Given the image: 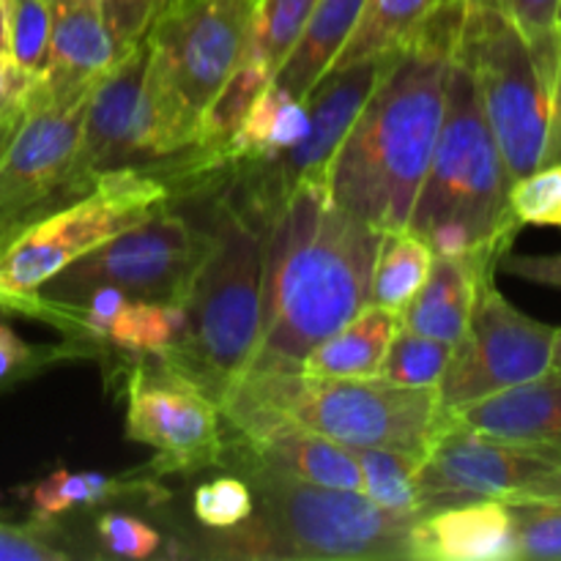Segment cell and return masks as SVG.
Listing matches in <instances>:
<instances>
[{
    "label": "cell",
    "instance_id": "30",
    "mask_svg": "<svg viewBox=\"0 0 561 561\" xmlns=\"http://www.w3.org/2000/svg\"><path fill=\"white\" fill-rule=\"evenodd\" d=\"M453 348L455 345L400 327L394 332L392 343H389L378 378H383L389 383H398V387L433 389L442 383Z\"/></svg>",
    "mask_w": 561,
    "mask_h": 561
},
{
    "label": "cell",
    "instance_id": "43",
    "mask_svg": "<svg viewBox=\"0 0 561 561\" xmlns=\"http://www.w3.org/2000/svg\"><path fill=\"white\" fill-rule=\"evenodd\" d=\"M0 49H9V38H5V0H0Z\"/></svg>",
    "mask_w": 561,
    "mask_h": 561
},
{
    "label": "cell",
    "instance_id": "36",
    "mask_svg": "<svg viewBox=\"0 0 561 561\" xmlns=\"http://www.w3.org/2000/svg\"><path fill=\"white\" fill-rule=\"evenodd\" d=\"M96 540L107 557L151 559L162 546V535L142 520L124 513H104L96 518Z\"/></svg>",
    "mask_w": 561,
    "mask_h": 561
},
{
    "label": "cell",
    "instance_id": "22",
    "mask_svg": "<svg viewBox=\"0 0 561 561\" xmlns=\"http://www.w3.org/2000/svg\"><path fill=\"white\" fill-rule=\"evenodd\" d=\"M365 3L367 0H318L296 44L274 71V82L305 102L307 93L327 75L332 60L348 42Z\"/></svg>",
    "mask_w": 561,
    "mask_h": 561
},
{
    "label": "cell",
    "instance_id": "6",
    "mask_svg": "<svg viewBox=\"0 0 561 561\" xmlns=\"http://www.w3.org/2000/svg\"><path fill=\"white\" fill-rule=\"evenodd\" d=\"M510 179L482 113L469 69L453 60L444 82V118L405 228L416 236L442 222L469 233L474 247L510 252L520 225L507 206Z\"/></svg>",
    "mask_w": 561,
    "mask_h": 561
},
{
    "label": "cell",
    "instance_id": "26",
    "mask_svg": "<svg viewBox=\"0 0 561 561\" xmlns=\"http://www.w3.org/2000/svg\"><path fill=\"white\" fill-rule=\"evenodd\" d=\"M433 250L409 228L383 230L370 279V305L400 312L427 283Z\"/></svg>",
    "mask_w": 561,
    "mask_h": 561
},
{
    "label": "cell",
    "instance_id": "19",
    "mask_svg": "<svg viewBox=\"0 0 561 561\" xmlns=\"http://www.w3.org/2000/svg\"><path fill=\"white\" fill-rule=\"evenodd\" d=\"M502 250H474L458 257H433V268L420 294L400 310V327L455 345L466 332L477 285L496 274Z\"/></svg>",
    "mask_w": 561,
    "mask_h": 561
},
{
    "label": "cell",
    "instance_id": "23",
    "mask_svg": "<svg viewBox=\"0 0 561 561\" xmlns=\"http://www.w3.org/2000/svg\"><path fill=\"white\" fill-rule=\"evenodd\" d=\"M307 131H310V115H307L305 102H299L294 93L272 80L230 140L228 153H225L228 173L239 164L266 162L290 151L305 140Z\"/></svg>",
    "mask_w": 561,
    "mask_h": 561
},
{
    "label": "cell",
    "instance_id": "20",
    "mask_svg": "<svg viewBox=\"0 0 561 561\" xmlns=\"http://www.w3.org/2000/svg\"><path fill=\"white\" fill-rule=\"evenodd\" d=\"M447 414L458 425L561 455V376L557 373L488 394Z\"/></svg>",
    "mask_w": 561,
    "mask_h": 561
},
{
    "label": "cell",
    "instance_id": "27",
    "mask_svg": "<svg viewBox=\"0 0 561 561\" xmlns=\"http://www.w3.org/2000/svg\"><path fill=\"white\" fill-rule=\"evenodd\" d=\"M186 323V307L129 299L107 334V345L124 351L126 362L137 356H159L175 343Z\"/></svg>",
    "mask_w": 561,
    "mask_h": 561
},
{
    "label": "cell",
    "instance_id": "38",
    "mask_svg": "<svg viewBox=\"0 0 561 561\" xmlns=\"http://www.w3.org/2000/svg\"><path fill=\"white\" fill-rule=\"evenodd\" d=\"M496 9L524 33L526 42L553 36L559 31L561 0H499Z\"/></svg>",
    "mask_w": 561,
    "mask_h": 561
},
{
    "label": "cell",
    "instance_id": "17",
    "mask_svg": "<svg viewBox=\"0 0 561 561\" xmlns=\"http://www.w3.org/2000/svg\"><path fill=\"white\" fill-rule=\"evenodd\" d=\"M217 466L236 469V466H261L294 480L312 482V485L343 488V491L362 493V471L354 458V449L305 431L299 425L266 427L252 436H241L233 431L230 442H222Z\"/></svg>",
    "mask_w": 561,
    "mask_h": 561
},
{
    "label": "cell",
    "instance_id": "15",
    "mask_svg": "<svg viewBox=\"0 0 561 561\" xmlns=\"http://www.w3.org/2000/svg\"><path fill=\"white\" fill-rule=\"evenodd\" d=\"M126 438L157 453L153 477L201 471L222 453V411L211 398L170 373L157 356L129 359L124 370Z\"/></svg>",
    "mask_w": 561,
    "mask_h": 561
},
{
    "label": "cell",
    "instance_id": "29",
    "mask_svg": "<svg viewBox=\"0 0 561 561\" xmlns=\"http://www.w3.org/2000/svg\"><path fill=\"white\" fill-rule=\"evenodd\" d=\"M316 3L318 0H257L241 58H255L277 71L310 20Z\"/></svg>",
    "mask_w": 561,
    "mask_h": 561
},
{
    "label": "cell",
    "instance_id": "33",
    "mask_svg": "<svg viewBox=\"0 0 561 561\" xmlns=\"http://www.w3.org/2000/svg\"><path fill=\"white\" fill-rule=\"evenodd\" d=\"M255 510L252 488L239 477H217L192 493V513L203 529H228L250 518Z\"/></svg>",
    "mask_w": 561,
    "mask_h": 561
},
{
    "label": "cell",
    "instance_id": "21",
    "mask_svg": "<svg viewBox=\"0 0 561 561\" xmlns=\"http://www.w3.org/2000/svg\"><path fill=\"white\" fill-rule=\"evenodd\" d=\"M398 329L400 312L378 305L362 307L345 327L305 356L301 373L318 378H378Z\"/></svg>",
    "mask_w": 561,
    "mask_h": 561
},
{
    "label": "cell",
    "instance_id": "42",
    "mask_svg": "<svg viewBox=\"0 0 561 561\" xmlns=\"http://www.w3.org/2000/svg\"><path fill=\"white\" fill-rule=\"evenodd\" d=\"M548 373H557V376H561V327L557 329V334H553L551 367H548Z\"/></svg>",
    "mask_w": 561,
    "mask_h": 561
},
{
    "label": "cell",
    "instance_id": "32",
    "mask_svg": "<svg viewBox=\"0 0 561 561\" xmlns=\"http://www.w3.org/2000/svg\"><path fill=\"white\" fill-rule=\"evenodd\" d=\"M507 206L520 228L524 225L561 228V162L537 168L524 179L513 181Z\"/></svg>",
    "mask_w": 561,
    "mask_h": 561
},
{
    "label": "cell",
    "instance_id": "3",
    "mask_svg": "<svg viewBox=\"0 0 561 561\" xmlns=\"http://www.w3.org/2000/svg\"><path fill=\"white\" fill-rule=\"evenodd\" d=\"M236 433L299 425L348 449H394L425 460L449 414L438 389L398 387L383 378H318L301 370L247 373L219 403Z\"/></svg>",
    "mask_w": 561,
    "mask_h": 561
},
{
    "label": "cell",
    "instance_id": "7",
    "mask_svg": "<svg viewBox=\"0 0 561 561\" xmlns=\"http://www.w3.org/2000/svg\"><path fill=\"white\" fill-rule=\"evenodd\" d=\"M561 27L526 42L496 5H466L455 58L469 69L510 184L542 168L551 135Z\"/></svg>",
    "mask_w": 561,
    "mask_h": 561
},
{
    "label": "cell",
    "instance_id": "5",
    "mask_svg": "<svg viewBox=\"0 0 561 561\" xmlns=\"http://www.w3.org/2000/svg\"><path fill=\"white\" fill-rule=\"evenodd\" d=\"M211 233L214 247L192 285L184 329L157 359L219 405L255 354L266 233L228 195L219 197Z\"/></svg>",
    "mask_w": 561,
    "mask_h": 561
},
{
    "label": "cell",
    "instance_id": "24",
    "mask_svg": "<svg viewBox=\"0 0 561 561\" xmlns=\"http://www.w3.org/2000/svg\"><path fill=\"white\" fill-rule=\"evenodd\" d=\"M148 496L168 499V491L148 480H126V477L99 474V471H69L58 469L49 477L27 488L33 515L38 518H58L77 507H96V504L124 502V499Z\"/></svg>",
    "mask_w": 561,
    "mask_h": 561
},
{
    "label": "cell",
    "instance_id": "35",
    "mask_svg": "<svg viewBox=\"0 0 561 561\" xmlns=\"http://www.w3.org/2000/svg\"><path fill=\"white\" fill-rule=\"evenodd\" d=\"M520 559L561 561V504L513 507Z\"/></svg>",
    "mask_w": 561,
    "mask_h": 561
},
{
    "label": "cell",
    "instance_id": "45",
    "mask_svg": "<svg viewBox=\"0 0 561 561\" xmlns=\"http://www.w3.org/2000/svg\"><path fill=\"white\" fill-rule=\"evenodd\" d=\"M151 3H153V5H157V11H159V9H162V5H164V3H168V0H151Z\"/></svg>",
    "mask_w": 561,
    "mask_h": 561
},
{
    "label": "cell",
    "instance_id": "44",
    "mask_svg": "<svg viewBox=\"0 0 561 561\" xmlns=\"http://www.w3.org/2000/svg\"><path fill=\"white\" fill-rule=\"evenodd\" d=\"M466 5H499V0H463Z\"/></svg>",
    "mask_w": 561,
    "mask_h": 561
},
{
    "label": "cell",
    "instance_id": "1",
    "mask_svg": "<svg viewBox=\"0 0 561 561\" xmlns=\"http://www.w3.org/2000/svg\"><path fill=\"white\" fill-rule=\"evenodd\" d=\"M381 236L332 201L329 179L301 181L285 197L263 236L261 332L247 373L301 370L318 343L370 305Z\"/></svg>",
    "mask_w": 561,
    "mask_h": 561
},
{
    "label": "cell",
    "instance_id": "46",
    "mask_svg": "<svg viewBox=\"0 0 561 561\" xmlns=\"http://www.w3.org/2000/svg\"><path fill=\"white\" fill-rule=\"evenodd\" d=\"M559 25H561V11H559Z\"/></svg>",
    "mask_w": 561,
    "mask_h": 561
},
{
    "label": "cell",
    "instance_id": "25",
    "mask_svg": "<svg viewBox=\"0 0 561 561\" xmlns=\"http://www.w3.org/2000/svg\"><path fill=\"white\" fill-rule=\"evenodd\" d=\"M436 3L438 0H367L348 42L327 71L403 49Z\"/></svg>",
    "mask_w": 561,
    "mask_h": 561
},
{
    "label": "cell",
    "instance_id": "16",
    "mask_svg": "<svg viewBox=\"0 0 561 561\" xmlns=\"http://www.w3.org/2000/svg\"><path fill=\"white\" fill-rule=\"evenodd\" d=\"M131 49L115 33L104 0H53L42 80L58 99H85Z\"/></svg>",
    "mask_w": 561,
    "mask_h": 561
},
{
    "label": "cell",
    "instance_id": "18",
    "mask_svg": "<svg viewBox=\"0 0 561 561\" xmlns=\"http://www.w3.org/2000/svg\"><path fill=\"white\" fill-rule=\"evenodd\" d=\"M411 559L420 561H513L520 559L513 507L469 502L433 510L411 526Z\"/></svg>",
    "mask_w": 561,
    "mask_h": 561
},
{
    "label": "cell",
    "instance_id": "9",
    "mask_svg": "<svg viewBox=\"0 0 561 561\" xmlns=\"http://www.w3.org/2000/svg\"><path fill=\"white\" fill-rule=\"evenodd\" d=\"M85 99H58L42 75H22L0 104V239L80 197L75 159Z\"/></svg>",
    "mask_w": 561,
    "mask_h": 561
},
{
    "label": "cell",
    "instance_id": "37",
    "mask_svg": "<svg viewBox=\"0 0 561 561\" xmlns=\"http://www.w3.org/2000/svg\"><path fill=\"white\" fill-rule=\"evenodd\" d=\"M66 351H36L0 318V392L16 387L20 381L31 378L44 365H53L55 359H64Z\"/></svg>",
    "mask_w": 561,
    "mask_h": 561
},
{
    "label": "cell",
    "instance_id": "8",
    "mask_svg": "<svg viewBox=\"0 0 561 561\" xmlns=\"http://www.w3.org/2000/svg\"><path fill=\"white\" fill-rule=\"evenodd\" d=\"M170 197V186L148 170H107L80 197L9 230L0 239V312L31 318L42 285L168 208Z\"/></svg>",
    "mask_w": 561,
    "mask_h": 561
},
{
    "label": "cell",
    "instance_id": "34",
    "mask_svg": "<svg viewBox=\"0 0 561 561\" xmlns=\"http://www.w3.org/2000/svg\"><path fill=\"white\" fill-rule=\"evenodd\" d=\"M75 557L64 546V531L55 518H38L27 524L0 520V561H69Z\"/></svg>",
    "mask_w": 561,
    "mask_h": 561
},
{
    "label": "cell",
    "instance_id": "28",
    "mask_svg": "<svg viewBox=\"0 0 561 561\" xmlns=\"http://www.w3.org/2000/svg\"><path fill=\"white\" fill-rule=\"evenodd\" d=\"M362 471V493L383 510L400 515H425L416 493V469L422 460L394 449L365 447L354 449Z\"/></svg>",
    "mask_w": 561,
    "mask_h": 561
},
{
    "label": "cell",
    "instance_id": "10",
    "mask_svg": "<svg viewBox=\"0 0 561 561\" xmlns=\"http://www.w3.org/2000/svg\"><path fill=\"white\" fill-rule=\"evenodd\" d=\"M197 124L186 118L159 82L146 38L93 85L75 159L80 192L107 170L151 168L195 142Z\"/></svg>",
    "mask_w": 561,
    "mask_h": 561
},
{
    "label": "cell",
    "instance_id": "13",
    "mask_svg": "<svg viewBox=\"0 0 561 561\" xmlns=\"http://www.w3.org/2000/svg\"><path fill=\"white\" fill-rule=\"evenodd\" d=\"M257 0H168L146 33L164 91L197 124L250 38Z\"/></svg>",
    "mask_w": 561,
    "mask_h": 561
},
{
    "label": "cell",
    "instance_id": "2",
    "mask_svg": "<svg viewBox=\"0 0 561 561\" xmlns=\"http://www.w3.org/2000/svg\"><path fill=\"white\" fill-rule=\"evenodd\" d=\"M463 9L442 0L400 49L329 164V195L378 230L409 225L444 118Z\"/></svg>",
    "mask_w": 561,
    "mask_h": 561
},
{
    "label": "cell",
    "instance_id": "12",
    "mask_svg": "<svg viewBox=\"0 0 561 561\" xmlns=\"http://www.w3.org/2000/svg\"><path fill=\"white\" fill-rule=\"evenodd\" d=\"M422 513L469 502L561 504V455L453 422L416 469Z\"/></svg>",
    "mask_w": 561,
    "mask_h": 561
},
{
    "label": "cell",
    "instance_id": "11",
    "mask_svg": "<svg viewBox=\"0 0 561 561\" xmlns=\"http://www.w3.org/2000/svg\"><path fill=\"white\" fill-rule=\"evenodd\" d=\"M211 247V230L162 208L55 274L38 288L31 318L47 305H75L99 285L121 288L129 299L186 307Z\"/></svg>",
    "mask_w": 561,
    "mask_h": 561
},
{
    "label": "cell",
    "instance_id": "41",
    "mask_svg": "<svg viewBox=\"0 0 561 561\" xmlns=\"http://www.w3.org/2000/svg\"><path fill=\"white\" fill-rule=\"evenodd\" d=\"M22 75H27V71H22L20 66L11 60L9 49H0V104H3V99L9 96V91L14 88V82L20 80Z\"/></svg>",
    "mask_w": 561,
    "mask_h": 561
},
{
    "label": "cell",
    "instance_id": "39",
    "mask_svg": "<svg viewBox=\"0 0 561 561\" xmlns=\"http://www.w3.org/2000/svg\"><path fill=\"white\" fill-rule=\"evenodd\" d=\"M499 268L526 283L546 285V288L561 290V252L557 255H510L504 252Z\"/></svg>",
    "mask_w": 561,
    "mask_h": 561
},
{
    "label": "cell",
    "instance_id": "4",
    "mask_svg": "<svg viewBox=\"0 0 561 561\" xmlns=\"http://www.w3.org/2000/svg\"><path fill=\"white\" fill-rule=\"evenodd\" d=\"M257 496L250 518L206 529L184 557L206 559H411L416 515L378 507L359 491L312 485L261 466H236Z\"/></svg>",
    "mask_w": 561,
    "mask_h": 561
},
{
    "label": "cell",
    "instance_id": "40",
    "mask_svg": "<svg viewBox=\"0 0 561 561\" xmlns=\"http://www.w3.org/2000/svg\"><path fill=\"white\" fill-rule=\"evenodd\" d=\"M561 27V25H559ZM561 162V44H559V60H557V77H553V110H551V135H548V148L546 159H542V168L546 164Z\"/></svg>",
    "mask_w": 561,
    "mask_h": 561
},
{
    "label": "cell",
    "instance_id": "14",
    "mask_svg": "<svg viewBox=\"0 0 561 561\" xmlns=\"http://www.w3.org/2000/svg\"><path fill=\"white\" fill-rule=\"evenodd\" d=\"M557 329L535 321L510 305L493 283L480 279L463 337L455 343L438 383V403L455 411L488 394L546 376Z\"/></svg>",
    "mask_w": 561,
    "mask_h": 561
},
{
    "label": "cell",
    "instance_id": "31",
    "mask_svg": "<svg viewBox=\"0 0 561 561\" xmlns=\"http://www.w3.org/2000/svg\"><path fill=\"white\" fill-rule=\"evenodd\" d=\"M53 0H5L9 55L27 75H42L47 64Z\"/></svg>",
    "mask_w": 561,
    "mask_h": 561
}]
</instances>
